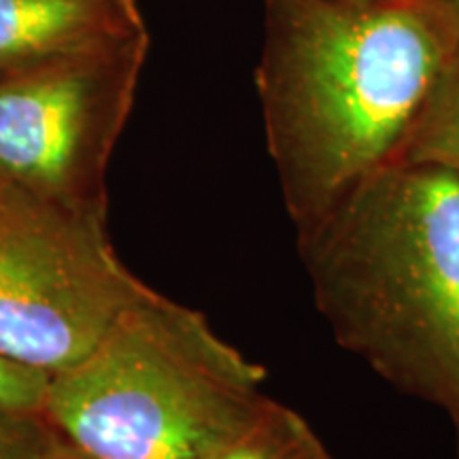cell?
<instances>
[{"label": "cell", "instance_id": "1", "mask_svg": "<svg viewBox=\"0 0 459 459\" xmlns=\"http://www.w3.org/2000/svg\"><path fill=\"white\" fill-rule=\"evenodd\" d=\"M459 54L449 0H264V132L296 230L395 162Z\"/></svg>", "mask_w": 459, "mask_h": 459}, {"label": "cell", "instance_id": "2", "mask_svg": "<svg viewBox=\"0 0 459 459\" xmlns=\"http://www.w3.org/2000/svg\"><path fill=\"white\" fill-rule=\"evenodd\" d=\"M336 342L449 417L459 455V175L392 162L296 230Z\"/></svg>", "mask_w": 459, "mask_h": 459}, {"label": "cell", "instance_id": "3", "mask_svg": "<svg viewBox=\"0 0 459 459\" xmlns=\"http://www.w3.org/2000/svg\"><path fill=\"white\" fill-rule=\"evenodd\" d=\"M264 378L203 313L149 290L51 375L43 417L99 459H213L268 400Z\"/></svg>", "mask_w": 459, "mask_h": 459}, {"label": "cell", "instance_id": "4", "mask_svg": "<svg viewBox=\"0 0 459 459\" xmlns=\"http://www.w3.org/2000/svg\"><path fill=\"white\" fill-rule=\"evenodd\" d=\"M152 290L115 254L107 215L17 192L0 209V351L49 375L82 361Z\"/></svg>", "mask_w": 459, "mask_h": 459}, {"label": "cell", "instance_id": "5", "mask_svg": "<svg viewBox=\"0 0 459 459\" xmlns=\"http://www.w3.org/2000/svg\"><path fill=\"white\" fill-rule=\"evenodd\" d=\"M149 54L147 28L0 79V177L107 215V170Z\"/></svg>", "mask_w": 459, "mask_h": 459}, {"label": "cell", "instance_id": "6", "mask_svg": "<svg viewBox=\"0 0 459 459\" xmlns=\"http://www.w3.org/2000/svg\"><path fill=\"white\" fill-rule=\"evenodd\" d=\"M145 28L119 0H0V79Z\"/></svg>", "mask_w": 459, "mask_h": 459}, {"label": "cell", "instance_id": "7", "mask_svg": "<svg viewBox=\"0 0 459 459\" xmlns=\"http://www.w3.org/2000/svg\"><path fill=\"white\" fill-rule=\"evenodd\" d=\"M213 459H334L319 434L300 412L283 402H264L260 412L247 423Z\"/></svg>", "mask_w": 459, "mask_h": 459}, {"label": "cell", "instance_id": "8", "mask_svg": "<svg viewBox=\"0 0 459 459\" xmlns=\"http://www.w3.org/2000/svg\"><path fill=\"white\" fill-rule=\"evenodd\" d=\"M395 162H428L459 175V54L436 85Z\"/></svg>", "mask_w": 459, "mask_h": 459}, {"label": "cell", "instance_id": "9", "mask_svg": "<svg viewBox=\"0 0 459 459\" xmlns=\"http://www.w3.org/2000/svg\"><path fill=\"white\" fill-rule=\"evenodd\" d=\"M51 375L0 351V412L43 415Z\"/></svg>", "mask_w": 459, "mask_h": 459}, {"label": "cell", "instance_id": "10", "mask_svg": "<svg viewBox=\"0 0 459 459\" xmlns=\"http://www.w3.org/2000/svg\"><path fill=\"white\" fill-rule=\"evenodd\" d=\"M57 438L43 415L0 412V459H41Z\"/></svg>", "mask_w": 459, "mask_h": 459}, {"label": "cell", "instance_id": "11", "mask_svg": "<svg viewBox=\"0 0 459 459\" xmlns=\"http://www.w3.org/2000/svg\"><path fill=\"white\" fill-rule=\"evenodd\" d=\"M41 459H99V457L90 455V453L82 451L79 446L66 443V440L60 436V438L56 440V445L51 446Z\"/></svg>", "mask_w": 459, "mask_h": 459}, {"label": "cell", "instance_id": "12", "mask_svg": "<svg viewBox=\"0 0 459 459\" xmlns=\"http://www.w3.org/2000/svg\"><path fill=\"white\" fill-rule=\"evenodd\" d=\"M15 192H17V187L11 186L7 179H3V177H0V209L9 203L11 196H13Z\"/></svg>", "mask_w": 459, "mask_h": 459}, {"label": "cell", "instance_id": "13", "mask_svg": "<svg viewBox=\"0 0 459 459\" xmlns=\"http://www.w3.org/2000/svg\"><path fill=\"white\" fill-rule=\"evenodd\" d=\"M449 3H451L453 11H455V15H457V22H459V0H449Z\"/></svg>", "mask_w": 459, "mask_h": 459}, {"label": "cell", "instance_id": "14", "mask_svg": "<svg viewBox=\"0 0 459 459\" xmlns=\"http://www.w3.org/2000/svg\"><path fill=\"white\" fill-rule=\"evenodd\" d=\"M351 3H381V0H351Z\"/></svg>", "mask_w": 459, "mask_h": 459}, {"label": "cell", "instance_id": "15", "mask_svg": "<svg viewBox=\"0 0 459 459\" xmlns=\"http://www.w3.org/2000/svg\"><path fill=\"white\" fill-rule=\"evenodd\" d=\"M119 3H126V4H139L136 0H119Z\"/></svg>", "mask_w": 459, "mask_h": 459}, {"label": "cell", "instance_id": "16", "mask_svg": "<svg viewBox=\"0 0 459 459\" xmlns=\"http://www.w3.org/2000/svg\"><path fill=\"white\" fill-rule=\"evenodd\" d=\"M457 457H459V455H457Z\"/></svg>", "mask_w": 459, "mask_h": 459}]
</instances>
